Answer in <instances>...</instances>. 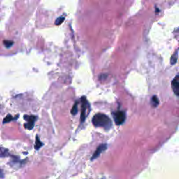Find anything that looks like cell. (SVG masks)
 <instances>
[{
  "label": "cell",
  "instance_id": "7c38bea8",
  "mask_svg": "<svg viewBox=\"0 0 179 179\" xmlns=\"http://www.w3.org/2000/svg\"><path fill=\"white\" fill-rule=\"evenodd\" d=\"M159 104V100L156 96H153L152 98V105L153 107H156Z\"/></svg>",
  "mask_w": 179,
  "mask_h": 179
},
{
  "label": "cell",
  "instance_id": "4fadbf2b",
  "mask_svg": "<svg viewBox=\"0 0 179 179\" xmlns=\"http://www.w3.org/2000/svg\"><path fill=\"white\" fill-rule=\"evenodd\" d=\"M4 44L6 48H8L12 46V45L13 44V42L11 41H8V40H6V41H4Z\"/></svg>",
  "mask_w": 179,
  "mask_h": 179
},
{
  "label": "cell",
  "instance_id": "7a4b0ae2",
  "mask_svg": "<svg viewBox=\"0 0 179 179\" xmlns=\"http://www.w3.org/2000/svg\"><path fill=\"white\" fill-rule=\"evenodd\" d=\"M113 116H114L115 123L117 125H122L126 119L125 113L123 111H118L116 112H114L113 114Z\"/></svg>",
  "mask_w": 179,
  "mask_h": 179
},
{
  "label": "cell",
  "instance_id": "3957f363",
  "mask_svg": "<svg viewBox=\"0 0 179 179\" xmlns=\"http://www.w3.org/2000/svg\"><path fill=\"white\" fill-rule=\"evenodd\" d=\"M89 107L88 100H86V97H83L81 98V122H84L87 116V109Z\"/></svg>",
  "mask_w": 179,
  "mask_h": 179
},
{
  "label": "cell",
  "instance_id": "277c9868",
  "mask_svg": "<svg viewBox=\"0 0 179 179\" xmlns=\"http://www.w3.org/2000/svg\"><path fill=\"white\" fill-rule=\"evenodd\" d=\"M24 119L27 121V123L25 124L24 127H25L27 130H32L33 127L34 126V123H35L36 120V116H27V115H25V116H24Z\"/></svg>",
  "mask_w": 179,
  "mask_h": 179
},
{
  "label": "cell",
  "instance_id": "8992f818",
  "mask_svg": "<svg viewBox=\"0 0 179 179\" xmlns=\"http://www.w3.org/2000/svg\"><path fill=\"white\" fill-rule=\"evenodd\" d=\"M107 144H101L100 146H99L97 148V150L95 152V153L93 154V157H92V158H91L92 160H93V159H96L97 157H98L99 156H100V155L102 153L103 151H104L106 150V149H107Z\"/></svg>",
  "mask_w": 179,
  "mask_h": 179
},
{
  "label": "cell",
  "instance_id": "5bb4252c",
  "mask_svg": "<svg viewBox=\"0 0 179 179\" xmlns=\"http://www.w3.org/2000/svg\"><path fill=\"white\" fill-rule=\"evenodd\" d=\"M4 178V173H3V171L0 169V178Z\"/></svg>",
  "mask_w": 179,
  "mask_h": 179
},
{
  "label": "cell",
  "instance_id": "5b68a950",
  "mask_svg": "<svg viewBox=\"0 0 179 179\" xmlns=\"http://www.w3.org/2000/svg\"><path fill=\"white\" fill-rule=\"evenodd\" d=\"M171 88L176 95L179 97V74L176 76L171 82Z\"/></svg>",
  "mask_w": 179,
  "mask_h": 179
},
{
  "label": "cell",
  "instance_id": "6da1fadb",
  "mask_svg": "<svg viewBox=\"0 0 179 179\" xmlns=\"http://www.w3.org/2000/svg\"><path fill=\"white\" fill-rule=\"evenodd\" d=\"M93 124L94 126L99 127H104L105 129H109L112 125V123L107 115L104 114H97L95 115L93 118Z\"/></svg>",
  "mask_w": 179,
  "mask_h": 179
},
{
  "label": "cell",
  "instance_id": "8fae6325",
  "mask_svg": "<svg viewBox=\"0 0 179 179\" xmlns=\"http://www.w3.org/2000/svg\"><path fill=\"white\" fill-rule=\"evenodd\" d=\"M65 19V18L64 16H60V17H59V18H57L56 19V20H55V24L56 25H61L62 22H64Z\"/></svg>",
  "mask_w": 179,
  "mask_h": 179
},
{
  "label": "cell",
  "instance_id": "30bf717a",
  "mask_svg": "<svg viewBox=\"0 0 179 179\" xmlns=\"http://www.w3.org/2000/svg\"><path fill=\"white\" fill-rule=\"evenodd\" d=\"M178 50L175 52V53L173 54V56L171 57V65H174V64L177 61V57H178Z\"/></svg>",
  "mask_w": 179,
  "mask_h": 179
},
{
  "label": "cell",
  "instance_id": "9c48e42d",
  "mask_svg": "<svg viewBox=\"0 0 179 179\" xmlns=\"http://www.w3.org/2000/svg\"><path fill=\"white\" fill-rule=\"evenodd\" d=\"M78 105H79V102H76L74 105L73 106L72 111H71V113H72V115H76L78 113Z\"/></svg>",
  "mask_w": 179,
  "mask_h": 179
},
{
  "label": "cell",
  "instance_id": "52a82bcc",
  "mask_svg": "<svg viewBox=\"0 0 179 179\" xmlns=\"http://www.w3.org/2000/svg\"><path fill=\"white\" fill-rule=\"evenodd\" d=\"M43 146V143L40 141V139L39 138V136L36 137V141H35V146H34V148H35L36 150H39V148H41V147Z\"/></svg>",
  "mask_w": 179,
  "mask_h": 179
},
{
  "label": "cell",
  "instance_id": "ba28073f",
  "mask_svg": "<svg viewBox=\"0 0 179 179\" xmlns=\"http://www.w3.org/2000/svg\"><path fill=\"white\" fill-rule=\"evenodd\" d=\"M17 118H18L17 117L13 118V117H12V116H11V115H8V116H6V118H4V120H3V124H5V123H8L11 122V121L13 120L17 119Z\"/></svg>",
  "mask_w": 179,
  "mask_h": 179
}]
</instances>
